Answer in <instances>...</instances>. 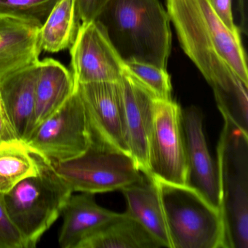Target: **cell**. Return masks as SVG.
<instances>
[{"instance_id": "obj_1", "label": "cell", "mask_w": 248, "mask_h": 248, "mask_svg": "<svg viewBox=\"0 0 248 248\" xmlns=\"http://www.w3.org/2000/svg\"><path fill=\"white\" fill-rule=\"evenodd\" d=\"M167 11L181 47L213 89L223 118L248 133V85L220 54L197 0H168Z\"/></svg>"}, {"instance_id": "obj_2", "label": "cell", "mask_w": 248, "mask_h": 248, "mask_svg": "<svg viewBox=\"0 0 248 248\" xmlns=\"http://www.w3.org/2000/svg\"><path fill=\"white\" fill-rule=\"evenodd\" d=\"M98 20L122 59L167 69L170 18L159 0H108Z\"/></svg>"}, {"instance_id": "obj_3", "label": "cell", "mask_w": 248, "mask_h": 248, "mask_svg": "<svg viewBox=\"0 0 248 248\" xmlns=\"http://www.w3.org/2000/svg\"><path fill=\"white\" fill-rule=\"evenodd\" d=\"M223 119L217 149L223 248H248V134Z\"/></svg>"}, {"instance_id": "obj_4", "label": "cell", "mask_w": 248, "mask_h": 248, "mask_svg": "<svg viewBox=\"0 0 248 248\" xmlns=\"http://www.w3.org/2000/svg\"><path fill=\"white\" fill-rule=\"evenodd\" d=\"M72 194L51 162L41 156L38 173L25 178L4 194L7 210L27 248H35L62 215Z\"/></svg>"}, {"instance_id": "obj_5", "label": "cell", "mask_w": 248, "mask_h": 248, "mask_svg": "<svg viewBox=\"0 0 248 248\" xmlns=\"http://www.w3.org/2000/svg\"><path fill=\"white\" fill-rule=\"evenodd\" d=\"M154 180L171 248H223V222L218 210L188 186Z\"/></svg>"}, {"instance_id": "obj_6", "label": "cell", "mask_w": 248, "mask_h": 248, "mask_svg": "<svg viewBox=\"0 0 248 248\" xmlns=\"http://www.w3.org/2000/svg\"><path fill=\"white\" fill-rule=\"evenodd\" d=\"M52 165L73 192L95 194L121 190L143 175L130 155L93 135L83 154Z\"/></svg>"}, {"instance_id": "obj_7", "label": "cell", "mask_w": 248, "mask_h": 248, "mask_svg": "<svg viewBox=\"0 0 248 248\" xmlns=\"http://www.w3.org/2000/svg\"><path fill=\"white\" fill-rule=\"evenodd\" d=\"M92 142V132L83 101L75 92L53 115L36 127L26 143L51 163L83 154Z\"/></svg>"}, {"instance_id": "obj_8", "label": "cell", "mask_w": 248, "mask_h": 248, "mask_svg": "<svg viewBox=\"0 0 248 248\" xmlns=\"http://www.w3.org/2000/svg\"><path fill=\"white\" fill-rule=\"evenodd\" d=\"M146 175L163 182L186 186L182 109L173 100L156 98L155 101Z\"/></svg>"}, {"instance_id": "obj_9", "label": "cell", "mask_w": 248, "mask_h": 248, "mask_svg": "<svg viewBox=\"0 0 248 248\" xmlns=\"http://www.w3.org/2000/svg\"><path fill=\"white\" fill-rule=\"evenodd\" d=\"M70 55L75 84L120 82L126 72L125 62L98 20L80 24Z\"/></svg>"}, {"instance_id": "obj_10", "label": "cell", "mask_w": 248, "mask_h": 248, "mask_svg": "<svg viewBox=\"0 0 248 248\" xmlns=\"http://www.w3.org/2000/svg\"><path fill=\"white\" fill-rule=\"evenodd\" d=\"M75 87L83 101L93 136L130 155L124 135L120 82L75 84Z\"/></svg>"}, {"instance_id": "obj_11", "label": "cell", "mask_w": 248, "mask_h": 248, "mask_svg": "<svg viewBox=\"0 0 248 248\" xmlns=\"http://www.w3.org/2000/svg\"><path fill=\"white\" fill-rule=\"evenodd\" d=\"M182 124L187 159L186 186L220 212L217 165L207 148L201 110L193 106L182 110Z\"/></svg>"}, {"instance_id": "obj_12", "label": "cell", "mask_w": 248, "mask_h": 248, "mask_svg": "<svg viewBox=\"0 0 248 248\" xmlns=\"http://www.w3.org/2000/svg\"><path fill=\"white\" fill-rule=\"evenodd\" d=\"M126 144L140 172L148 173V149L156 98L126 72L120 81Z\"/></svg>"}, {"instance_id": "obj_13", "label": "cell", "mask_w": 248, "mask_h": 248, "mask_svg": "<svg viewBox=\"0 0 248 248\" xmlns=\"http://www.w3.org/2000/svg\"><path fill=\"white\" fill-rule=\"evenodd\" d=\"M39 62L0 80L2 107L17 139L25 142L32 127Z\"/></svg>"}, {"instance_id": "obj_14", "label": "cell", "mask_w": 248, "mask_h": 248, "mask_svg": "<svg viewBox=\"0 0 248 248\" xmlns=\"http://www.w3.org/2000/svg\"><path fill=\"white\" fill-rule=\"evenodd\" d=\"M40 27L0 16V80L40 62Z\"/></svg>"}, {"instance_id": "obj_15", "label": "cell", "mask_w": 248, "mask_h": 248, "mask_svg": "<svg viewBox=\"0 0 248 248\" xmlns=\"http://www.w3.org/2000/svg\"><path fill=\"white\" fill-rule=\"evenodd\" d=\"M63 223L59 237L62 248H78L79 244L101 229L119 213L97 204L93 194L71 196L63 207Z\"/></svg>"}, {"instance_id": "obj_16", "label": "cell", "mask_w": 248, "mask_h": 248, "mask_svg": "<svg viewBox=\"0 0 248 248\" xmlns=\"http://www.w3.org/2000/svg\"><path fill=\"white\" fill-rule=\"evenodd\" d=\"M75 90L73 75L62 63L53 59L40 61L31 133L57 111L73 94Z\"/></svg>"}, {"instance_id": "obj_17", "label": "cell", "mask_w": 248, "mask_h": 248, "mask_svg": "<svg viewBox=\"0 0 248 248\" xmlns=\"http://www.w3.org/2000/svg\"><path fill=\"white\" fill-rule=\"evenodd\" d=\"M125 213L142 225L163 248H171L160 196L155 180L143 173L137 182L122 188Z\"/></svg>"}, {"instance_id": "obj_18", "label": "cell", "mask_w": 248, "mask_h": 248, "mask_svg": "<svg viewBox=\"0 0 248 248\" xmlns=\"http://www.w3.org/2000/svg\"><path fill=\"white\" fill-rule=\"evenodd\" d=\"M163 248L137 220L126 213L106 223L82 241L78 248Z\"/></svg>"}, {"instance_id": "obj_19", "label": "cell", "mask_w": 248, "mask_h": 248, "mask_svg": "<svg viewBox=\"0 0 248 248\" xmlns=\"http://www.w3.org/2000/svg\"><path fill=\"white\" fill-rule=\"evenodd\" d=\"M77 0H59L39 31L42 51L56 53L70 49L79 26Z\"/></svg>"}, {"instance_id": "obj_20", "label": "cell", "mask_w": 248, "mask_h": 248, "mask_svg": "<svg viewBox=\"0 0 248 248\" xmlns=\"http://www.w3.org/2000/svg\"><path fill=\"white\" fill-rule=\"evenodd\" d=\"M40 156L27 143L14 139L0 144V193L5 194L28 177L38 173Z\"/></svg>"}, {"instance_id": "obj_21", "label": "cell", "mask_w": 248, "mask_h": 248, "mask_svg": "<svg viewBox=\"0 0 248 248\" xmlns=\"http://www.w3.org/2000/svg\"><path fill=\"white\" fill-rule=\"evenodd\" d=\"M207 29L223 59L238 78L248 85L246 56L241 37L233 35L216 15L208 0H197Z\"/></svg>"}, {"instance_id": "obj_22", "label": "cell", "mask_w": 248, "mask_h": 248, "mask_svg": "<svg viewBox=\"0 0 248 248\" xmlns=\"http://www.w3.org/2000/svg\"><path fill=\"white\" fill-rule=\"evenodd\" d=\"M59 0H0V16L10 17L41 28Z\"/></svg>"}, {"instance_id": "obj_23", "label": "cell", "mask_w": 248, "mask_h": 248, "mask_svg": "<svg viewBox=\"0 0 248 248\" xmlns=\"http://www.w3.org/2000/svg\"><path fill=\"white\" fill-rule=\"evenodd\" d=\"M127 70L156 98L172 100L170 76L167 69L137 61H126Z\"/></svg>"}, {"instance_id": "obj_24", "label": "cell", "mask_w": 248, "mask_h": 248, "mask_svg": "<svg viewBox=\"0 0 248 248\" xmlns=\"http://www.w3.org/2000/svg\"><path fill=\"white\" fill-rule=\"evenodd\" d=\"M0 248H27L21 232L7 210L2 193H0Z\"/></svg>"}, {"instance_id": "obj_25", "label": "cell", "mask_w": 248, "mask_h": 248, "mask_svg": "<svg viewBox=\"0 0 248 248\" xmlns=\"http://www.w3.org/2000/svg\"><path fill=\"white\" fill-rule=\"evenodd\" d=\"M216 15L226 28L236 37H240L239 30L233 21L232 0H208Z\"/></svg>"}, {"instance_id": "obj_26", "label": "cell", "mask_w": 248, "mask_h": 248, "mask_svg": "<svg viewBox=\"0 0 248 248\" xmlns=\"http://www.w3.org/2000/svg\"><path fill=\"white\" fill-rule=\"evenodd\" d=\"M108 0H77L78 16L82 23L96 20Z\"/></svg>"}, {"instance_id": "obj_27", "label": "cell", "mask_w": 248, "mask_h": 248, "mask_svg": "<svg viewBox=\"0 0 248 248\" xmlns=\"http://www.w3.org/2000/svg\"><path fill=\"white\" fill-rule=\"evenodd\" d=\"M16 139L0 100V144L3 142Z\"/></svg>"}]
</instances>
